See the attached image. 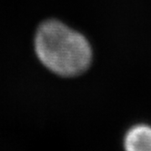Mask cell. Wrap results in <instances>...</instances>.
<instances>
[{"mask_svg":"<svg viewBox=\"0 0 151 151\" xmlns=\"http://www.w3.org/2000/svg\"><path fill=\"white\" fill-rule=\"evenodd\" d=\"M35 46L40 61L60 76L78 75L91 62L92 51L88 40L59 21L48 20L39 27Z\"/></svg>","mask_w":151,"mask_h":151,"instance_id":"obj_1","label":"cell"},{"mask_svg":"<svg viewBox=\"0 0 151 151\" xmlns=\"http://www.w3.org/2000/svg\"><path fill=\"white\" fill-rule=\"evenodd\" d=\"M126 151H151V127L138 125L127 133L125 137Z\"/></svg>","mask_w":151,"mask_h":151,"instance_id":"obj_2","label":"cell"}]
</instances>
